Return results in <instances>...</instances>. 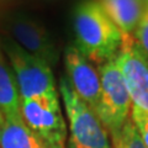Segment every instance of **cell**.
Segmentation results:
<instances>
[{"mask_svg":"<svg viewBox=\"0 0 148 148\" xmlns=\"http://www.w3.org/2000/svg\"><path fill=\"white\" fill-rule=\"evenodd\" d=\"M74 46L96 66L115 58L123 35L98 0H83L73 11Z\"/></svg>","mask_w":148,"mask_h":148,"instance_id":"cell-1","label":"cell"},{"mask_svg":"<svg viewBox=\"0 0 148 148\" xmlns=\"http://www.w3.org/2000/svg\"><path fill=\"white\" fill-rule=\"evenodd\" d=\"M58 92L67 116L68 148H112L104 123L95 111L74 92L66 77L59 78Z\"/></svg>","mask_w":148,"mask_h":148,"instance_id":"cell-2","label":"cell"},{"mask_svg":"<svg viewBox=\"0 0 148 148\" xmlns=\"http://www.w3.org/2000/svg\"><path fill=\"white\" fill-rule=\"evenodd\" d=\"M3 51L15 77L21 101L61 99L52 67L47 62L27 53L11 40L4 43Z\"/></svg>","mask_w":148,"mask_h":148,"instance_id":"cell-3","label":"cell"},{"mask_svg":"<svg viewBox=\"0 0 148 148\" xmlns=\"http://www.w3.org/2000/svg\"><path fill=\"white\" fill-rule=\"evenodd\" d=\"M101 78V92L95 112L108 130L111 141L128 121L132 99L123 82L115 58L98 67Z\"/></svg>","mask_w":148,"mask_h":148,"instance_id":"cell-4","label":"cell"},{"mask_svg":"<svg viewBox=\"0 0 148 148\" xmlns=\"http://www.w3.org/2000/svg\"><path fill=\"white\" fill-rule=\"evenodd\" d=\"M21 117L47 148H67L68 125L61 99L21 101Z\"/></svg>","mask_w":148,"mask_h":148,"instance_id":"cell-5","label":"cell"},{"mask_svg":"<svg viewBox=\"0 0 148 148\" xmlns=\"http://www.w3.org/2000/svg\"><path fill=\"white\" fill-rule=\"evenodd\" d=\"M115 63L122 74L132 104L148 111V57L133 36H123Z\"/></svg>","mask_w":148,"mask_h":148,"instance_id":"cell-6","label":"cell"},{"mask_svg":"<svg viewBox=\"0 0 148 148\" xmlns=\"http://www.w3.org/2000/svg\"><path fill=\"white\" fill-rule=\"evenodd\" d=\"M64 68L67 72V80L74 92L96 110L101 92V78L99 68L95 67L74 45H68L63 53Z\"/></svg>","mask_w":148,"mask_h":148,"instance_id":"cell-7","label":"cell"},{"mask_svg":"<svg viewBox=\"0 0 148 148\" xmlns=\"http://www.w3.org/2000/svg\"><path fill=\"white\" fill-rule=\"evenodd\" d=\"M11 41L27 53L47 62L53 67L58 61V53L48 34L42 26L26 16H15L9 22Z\"/></svg>","mask_w":148,"mask_h":148,"instance_id":"cell-8","label":"cell"},{"mask_svg":"<svg viewBox=\"0 0 148 148\" xmlns=\"http://www.w3.org/2000/svg\"><path fill=\"white\" fill-rule=\"evenodd\" d=\"M123 36H133L145 11L142 0H98Z\"/></svg>","mask_w":148,"mask_h":148,"instance_id":"cell-9","label":"cell"},{"mask_svg":"<svg viewBox=\"0 0 148 148\" xmlns=\"http://www.w3.org/2000/svg\"><path fill=\"white\" fill-rule=\"evenodd\" d=\"M0 109L5 120L21 117V98L6 56L0 49Z\"/></svg>","mask_w":148,"mask_h":148,"instance_id":"cell-10","label":"cell"},{"mask_svg":"<svg viewBox=\"0 0 148 148\" xmlns=\"http://www.w3.org/2000/svg\"><path fill=\"white\" fill-rule=\"evenodd\" d=\"M0 148H47L22 119L5 120L0 128Z\"/></svg>","mask_w":148,"mask_h":148,"instance_id":"cell-11","label":"cell"},{"mask_svg":"<svg viewBox=\"0 0 148 148\" xmlns=\"http://www.w3.org/2000/svg\"><path fill=\"white\" fill-rule=\"evenodd\" d=\"M111 142L112 148H147L131 119H128L120 133Z\"/></svg>","mask_w":148,"mask_h":148,"instance_id":"cell-12","label":"cell"},{"mask_svg":"<svg viewBox=\"0 0 148 148\" xmlns=\"http://www.w3.org/2000/svg\"><path fill=\"white\" fill-rule=\"evenodd\" d=\"M130 119L132 120L135 127L137 128L145 146L148 148V111L132 104Z\"/></svg>","mask_w":148,"mask_h":148,"instance_id":"cell-13","label":"cell"},{"mask_svg":"<svg viewBox=\"0 0 148 148\" xmlns=\"http://www.w3.org/2000/svg\"><path fill=\"white\" fill-rule=\"evenodd\" d=\"M133 38L143 51V53L148 57V1L145 4V11L133 34Z\"/></svg>","mask_w":148,"mask_h":148,"instance_id":"cell-14","label":"cell"},{"mask_svg":"<svg viewBox=\"0 0 148 148\" xmlns=\"http://www.w3.org/2000/svg\"><path fill=\"white\" fill-rule=\"evenodd\" d=\"M4 122H5V116H4V114H3V111L1 109H0V128L3 127V125Z\"/></svg>","mask_w":148,"mask_h":148,"instance_id":"cell-15","label":"cell"}]
</instances>
